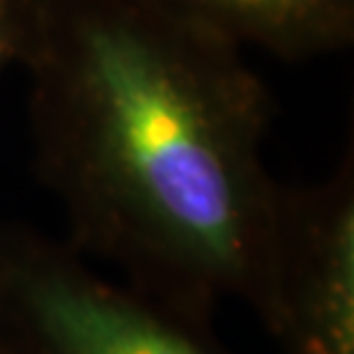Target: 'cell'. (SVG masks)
<instances>
[{
  "label": "cell",
  "mask_w": 354,
  "mask_h": 354,
  "mask_svg": "<svg viewBox=\"0 0 354 354\" xmlns=\"http://www.w3.org/2000/svg\"><path fill=\"white\" fill-rule=\"evenodd\" d=\"M24 69L67 244L198 327L242 299L267 329L281 184L244 48L157 0H51Z\"/></svg>",
  "instance_id": "6da1fadb"
},
{
  "label": "cell",
  "mask_w": 354,
  "mask_h": 354,
  "mask_svg": "<svg viewBox=\"0 0 354 354\" xmlns=\"http://www.w3.org/2000/svg\"><path fill=\"white\" fill-rule=\"evenodd\" d=\"M0 336L12 354H230L214 329L21 223H0Z\"/></svg>",
  "instance_id": "7a4b0ae2"
},
{
  "label": "cell",
  "mask_w": 354,
  "mask_h": 354,
  "mask_svg": "<svg viewBox=\"0 0 354 354\" xmlns=\"http://www.w3.org/2000/svg\"><path fill=\"white\" fill-rule=\"evenodd\" d=\"M269 336L281 354H354V159L279 187Z\"/></svg>",
  "instance_id": "3957f363"
},
{
  "label": "cell",
  "mask_w": 354,
  "mask_h": 354,
  "mask_svg": "<svg viewBox=\"0 0 354 354\" xmlns=\"http://www.w3.org/2000/svg\"><path fill=\"white\" fill-rule=\"evenodd\" d=\"M242 48L283 60L341 51L354 37V0H157Z\"/></svg>",
  "instance_id": "277c9868"
},
{
  "label": "cell",
  "mask_w": 354,
  "mask_h": 354,
  "mask_svg": "<svg viewBox=\"0 0 354 354\" xmlns=\"http://www.w3.org/2000/svg\"><path fill=\"white\" fill-rule=\"evenodd\" d=\"M51 0H0V79L21 65L37 41Z\"/></svg>",
  "instance_id": "5b68a950"
},
{
  "label": "cell",
  "mask_w": 354,
  "mask_h": 354,
  "mask_svg": "<svg viewBox=\"0 0 354 354\" xmlns=\"http://www.w3.org/2000/svg\"><path fill=\"white\" fill-rule=\"evenodd\" d=\"M0 354H12V350L7 348V343L3 341V336H0Z\"/></svg>",
  "instance_id": "8992f818"
}]
</instances>
